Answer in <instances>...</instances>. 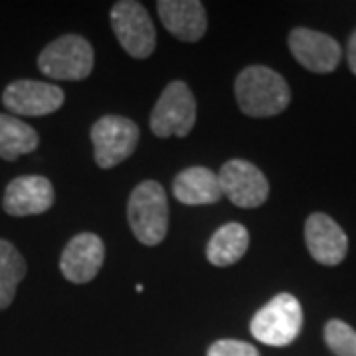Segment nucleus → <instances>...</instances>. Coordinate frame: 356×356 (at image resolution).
<instances>
[{
    "label": "nucleus",
    "instance_id": "9d476101",
    "mask_svg": "<svg viewBox=\"0 0 356 356\" xmlns=\"http://www.w3.org/2000/svg\"><path fill=\"white\" fill-rule=\"evenodd\" d=\"M64 99L65 95L62 89L34 79H18L2 93V103L6 105V109L24 117L56 113L64 105Z\"/></svg>",
    "mask_w": 356,
    "mask_h": 356
},
{
    "label": "nucleus",
    "instance_id": "1a4fd4ad",
    "mask_svg": "<svg viewBox=\"0 0 356 356\" xmlns=\"http://www.w3.org/2000/svg\"><path fill=\"white\" fill-rule=\"evenodd\" d=\"M289 50L293 58L313 74H331L339 67L343 58L341 44L337 40L311 28L291 30Z\"/></svg>",
    "mask_w": 356,
    "mask_h": 356
},
{
    "label": "nucleus",
    "instance_id": "423d86ee",
    "mask_svg": "<svg viewBox=\"0 0 356 356\" xmlns=\"http://www.w3.org/2000/svg\"><path fill=\"white\" fill-rule=\"evenodd\" d=\"M91 143L97 166L113 168L133 154L139 143V127L127 117L105 115L91 127Z\"/></svg>",
    "mask_w": 356,
    "mask_h": 356
},
{
    "label": "nucleus",
    "instance_id": "a211bd4d",
    "mask_svg": "<svg viewBox=\"0 0 356 356\" xmlns=\"http://www.w3.org/2000/svg\"><path fill=\"white\" fill-rule=\"evenodd\" d=\"M26 261L13 243L0 240V309L14 301L16 287L24 280Z\"/></svg>",
    "mask_w": 356,
    "mask_h": 356
},
{
    "label": "nucleus",
    "instance_id": "aec40b11",
    "mask_svg": "<svg viewBox=\"0 0 356 356\" xmlns=\"http://www.w3.org/2000/svg\"><path fill=\"white\" fill-rule=\"evenodd\" d=\"M208 356H259V353L254 344L234 341V339H222L208 348Z\"/></svg>",
    "mask_w": 356,
    "mask_h": 356
},
{
    "label": "nucleus",
    "instance_id": "ddd939ff",
    "mask_svg": "<svg viewBox=\"0 0 356 356\" xmlns=\"http://www.w3.org/2000/svg\"><path fill=\"white\" fill-rule=\"evenodd\" d=\"M2 206L10 216H36L54 206V186L46 177H18L6 186Z\"/></svg>",
    "mask_w": 356,
    "mask_h": 356
},
{
    "label": "nucleus",
    "instance_id": "0eeeda50",
    "mask_svg": "<svg viewBox=\"0 0 356 356\" xmlns=\"http://www.w3.org/2000/svg\"><path fill=\"white\" fill-rule=\"evenodd\" d=\"M111 28L129 56L145 60L156 44V32L147 8L135 0H121L111 8Z\"/></svg>",
    "mask_w": 356,
    "mask_h": 356
},
{
    "label": "nucleus",
    "instance_id": "9b49d317",
    "mask_svg": "<svg viewBox=\"0 0 356 356\" xmlns=\"http://www.w3.org/2000/svg\"><path fill=\"white\" fill-rule=\"evenodd\" d=\"M105 259V245L97 234L83 232L74 236L62 252L60 269L72 283H89L95 280Z\"/></svg>",
    "mask_w": 356,
    "mask_h": 356
},
{
    "label": "nucleus",
    "instance_id": "2eb2a0df",
    "mask_svg": "<svg viewBox=\"0 0 356 356\" xmlns=\"http://www.w3.org/2000/svg\"><path fill=\"white\" fill-rule=\"evenodd\" d=\"M172 194L178 202L188 204V206L216 204L224 198L220 182H218V175H214L206 166H191L177 175L172 182Z\"/></svg>",
    "mask_w": 356,
    "mask_h": 356
},
{
    "label": "nucleus",
    "instance_id": "f8f14e48",
    "mask_svg": "<svg viewBox=\"0 0 356 356\" xmlns=\"http://www.w3.org/2000/svg\"><path fill=\"white\" fill-rule=\"evenodd\" d=\"M305 243L321 266H339L348 254V238L329 214L315 212L305 222Z\"/></svg>",
    "mask_w": 356,
    "mask_h": 356
},
{
    "label": "nucleus",
    "instance_id": "f03ea898",
    "mask_svg": "<svg viewBox=\"0 0 356 356\" xmlns=\"http://www.w3.org/2000/svg\"><path fill=\"white\" fill-rule=\"evenodd\" d=\"M131 232L145 245H159L168 232V200L156 180H145L131 192L127 206Z\"/></svg>",
    "mask_w": 356,
    "mask_h": 356
},
{
    "label": "nucleus",
    "instance_id": "4468645a",
    "mask_svg": "<svg viewBox=\"0 0 356 356\" xmlns=\"http://www.w3.org/2000/svg\"><path fill=\"white\" fill-rule=\"evenodd\" d=\"M156 10L165 28L182 42H198L208 28V16L198 0H159Z\"/></svg>",
    "mask_w": 356,
    "mask_h": 356
},
{
    "label": "nucleus",
    "instance_id": "6e6552de",
    "mask_svg": "<svg viewBox=\"0 0 356 356\" xmlns=\"http://www.w3.org/2000/svg\"><path fill=\"white\" fill-rule=\"evenodd\" d=\"M218 182L222 196L229 198L240 208H259L269 196V182L266 175L252 163L234 159L220 168Z\"/></svg>",
    "mask_w": 356,
    "mask_h": 356
},
{
    "label": "nucleus",
    "instance_id": "20e7f679",
    "mask_svg": "<svg viewBox=\"0 0 356 356\" xmlns=\"http://www.w3.org/2000/svg\"><path fill=\"white\" fill-rule=\"evenodd\" d=\"M38 67L42 74L60 81L86 79L93 70V48L88 40L67 34L54 40L38 56Z\"/></svg>",
    "mask_w": 356,
    "mask_h": 356
},
{
    "label": "nucleus",
    "instance_id": "f3484780",
    "mask_svg": "<svg viewBox=\"0 0 356 356\" xmlns=\"http://www.w3.org/2000/svg\"><path fill=\"white\" fill-rule=\"evenodd\" d=\"M38 133L14 115L0 113V159L16 161L18 156L36 151Z\"/></svg>",
    "mask_w": 356,
    "mask_h": 356
},
{
    "label": "nucleus",
    "instance_id": "7ed1b4c3",
    "mask_svg": "<svg viewBox=\"0 0 356 356\" xmlns=\"http://www.w3.org/2000/svg\"><path fill=\"white\" fill-rule=\"evenodd\" d=\"M303 327V309L291 293L275 295L252 318L250 331L257 341L269 346L291 344Z\"/></svg>",
    "mask_w": 356,
    "mask_h": 356
},
{
    "label": "nucleus",
    "instance_id": "412c9836",
    "mask_svg": "<svg viewBox=\"0 0 356 356\" xmlns=\"http://www.w3.org/2000/svg\"><path fill=\"white\" fill-rule=\"evenodd\" d=\"M346 60H348V67L356 76V30L348 38V46H346Z\"/></svg>",
    "mask_w": 356,
    "mask_h": 356
},
{
    "label": "nucleus",
    "instance_id": "6ab92c4d",
    "mask_svg": "<svg viewBox=\"0 0 356 356\" xmlns=\"http://www.w3.org/2000/svg\"><path fill=\"white\" fill-rule=\"evenodd\" d=\"M325 343L334 356H356V331L344 321L331 318L325 325Z\"/></svg>",
    "mask_w": 356,
    "mask_h": 356
},
{
    "label": "nucleus",
    "instance_id": "dca6fc26",
    "mask_svg": "<svg viewBox=\"0 0 356 356\" xmlns=\"http://www.w3.org/2000/svg\"><path fill=\"white\" fill-rule=\"evenodd\" d=\"M250 248V234L238 222H229L216 229L206 245V257L212 266L228 267L238 264Z\"/></svg>",
    "mask_w": 356,
    "mask_h": 356
},
{
    "label": "nucleus",
    "instance_id": "f257e3e1",
    "mask_svg": "<svg viewBox=\"0 0 356 356\" xmlns=\"http://www.w3.org/2000/svg\"><path fill=\"white\" fill-rule=\"evenodd\" d=\"M236 99L242 113L250 117H273L287 109L291 89L277 72L266 65H250L236 77Z\"/></svg>",
    "mask_w": 356,
    "mask_h": 356
},
{
    "label": "nucleus",
    "instance_id": "39448f33",
    "mask_svg": "<svg viewBox=\"0 0 356 356\" xmlns=\"http://www.w3.org/2000/svg\"><path fill=\"white\" fill-rule=\"evenodd\" d=\"M196 123V99L184 81H172L161 93L151 115V131L166 139L170 135L186 137Z\"/></svg>",
    "mask_w": 356,
    "mask_h": 356
}]
</instances>
